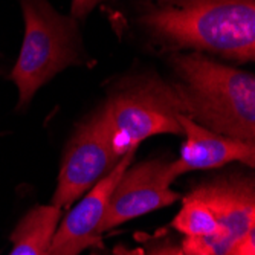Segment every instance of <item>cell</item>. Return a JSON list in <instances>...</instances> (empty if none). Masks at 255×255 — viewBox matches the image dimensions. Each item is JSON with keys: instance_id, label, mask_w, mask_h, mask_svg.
I'll return each instance as SVG.
<instances>
[{"instance_id": "obj_1", "label": "cell", "mask_w": 255, "mask_h": 255, "mask_svg": "<svg viewBox=\"0 0 255 255\" xmlns=\"http://www.w3.org/2000/svg\"><path fill=\"white\" fill-rule=\"evenodd\" d=\"M137 23L160 48L255 58V0H147Z\"/></svg>"}, {"instance_id": "obj_2", "label": "cell", "mask_w": 255, "mask_h": 255, "mask_svg": "<svg viewBox=\"0 0 255 255\" xmlns=\"http://www.w3.org/2000/svg\"><path fill=\"white\" fill-rule=\"evenodd\" d=\"M170 66L185 117L216 133L255 142V77L199 52L173 54Z\"/></svg>"}, {"instance_id": "obj_3", "label": "cell", "mask_w": 255, "mask_h": 255, "mask_svg": "<svg viewBox=\"0 0 255 255\" xmlns=\"http://www.w3.org/2000/svg\"><path fill=\"white\" fill-rule=\"evenodd\" d=\"M25 37L11 78L18 89V106L29 104L35 92L67 66L81 63L77 20L58 14L48 0H20Z\"/></svg>"}, {"instance_id": "obj_4", "label": "cell", "mask_w": 255, "mask_h": 255, "mask_svg": "<svg viewBox=\"0 0 255 255\" xmlns=\"http://www.w3.org/2000/svg\"><path fill=\"white\" fill-rule=\"evenodd\" d=\"M113 151L123 157L144 139L173 133L182 134L179 115L185 104L174 81L141 77L124 86L101 107Z\"/></svg>"}, {"instance_id": "obj_5", "label": "cell", "mask_w": 255, "mask_h": 255, "mask_svg": "<svg viewBox=\"0 0 255 255\" xmlns=\"http://www.w3.org/2000/svg\"><path fill=\"white\" fill-rule=\"evenodd\" d=\"M113 151L104 112L100 109L69 142L51 205L69 208L120 162Z\"/></svg>"}, {"instance_id": "obj_6", "label": "cell", "mask_w": 255, "mask_h": 255, "mask_svg": "<svg viewBox=\"0 0 255 255\" xmlns=\"http://www.w3.org/2000/svg\"><path fill=\"white\" fill-rule=\"evenodd\" d=\"M174 180L171 162L154 159L128 167L110 194L100 234L177 202L180 196L171 190Z\"/></svg>"}, {"instance_id": "obj_7", "label": "cell", "mask_w": 255, "mask_h": 255, "mask_svg": "<svg viewBox=\"0 0 255 255\" xmlns=\"http://www.w3.org/2000/svg\"><path fill=\"white\" fill-rule=\"evenodd\" d=\"M136 148L127 151L117 165L103 179H100L87 196L71 210L52 237L49 255H80L92 246H101L100 225L107 211V205L113 188L124 171L130 167Z\"/></svg>"}, {"instance_id": "obj_8", "label": "cell", "mask_w": 255, "mask_h": 255, "mask_svg": "<svg viewBox=\"0 0 255 255\" xmlns=\"http://www.w3.org/2000/svg\"><path fill=\"white\" fill-rule=\"evenodd\" d=\"M179 124L185 142L180 156L171 162L176 177L194 170L219 168L231 162H242L248 167L255 165V142L229 137L194 123L185 115H179Z\"/></svg>"}, {"instance_id": "obj_9", "label": "cell", "mask_w": 255, "mask_h": 255, "mask_svg": "<svg viewBox=\"0 0 255 255\" xmlns=\"http://www.w3.org/2000/svg\"><path fill=\"white\" fill-rule=\"evenodd\" d=\"M190 194L200 199L213 211L217 231L233 246L234 242L255 229L254 180L245 177H225L199 185Z\"/></svg>"}, {"instance_id": "obj_10", "label": "cell", "mask_w": 255, "mask_h": 255, "mask_svg": "<svg viewBox=\"0 0 255 255\" xmlns=\"http://www.w3.org/2000/svg\"><path fill=\"white\" fill-rule=\"evenodd\" d=\"M61 213L63 210L54 205L34 206L12 231V251L9 255H49Z\"/></svg>"}, {"instance_id": "obj_11", "label": "cell", "mask_w": 255, "mask_h": 255, "mask_svg": "<svg viewBox=\"0 0 255 255\" xmlns=\"http://www.w3.org/2000/svg\"><path fill=\"white\" fill-rule=\"evenodd\" d=\"M171 226L185 237H203L217 231V222L213 211L205 202L188 194L182 202V208L171 222Z\"/></svg>"}, {"instance_id": "obj_12", "label": "cell", "mask_w": 255, "mask_h": 255, "mask_svg": "<svg viewBox=\"0 0 255 255\" xmlns=\"http://www.w3.org/2000/svg\"><path fill=\"white\" fill-rule=\"evenodd\" d=\"M225 255H255V229L234 242Z\"/></svg>"}, {"instance_id": "obj_13", "label": "cell", "mask_w": 255, "mask_h": 255, "mask_svg": "<svg viewBox=\"0 0 255 255\" xmlns=\"http://www.w3.org/2000/svg\"><path fill=\"white\" fill-rule=\"evenodd\" d=\"M103 0H72V17L75 20L84 18Z\"/></svg>"}, {"instance_id": "obj_14", "label": "cell", "mask_w": 255, "mask_h": 255, "mask_svg": "<svg viewBox=\"0 0 255 255\" xmlns=\"http://www.w3.org/2000/svg\"><path fill=\"white\" fill-rule=\"evenodd\" d=\"M176 251V248H168V249H160L159 252L153 254V255H173Z\"/></svg>"}, {"instance_id": "obj_15", "label": "cell", "mask_w": 255, "mask_h": 255, "mask_svg": "<svg viewBox=\"0 0 255 255\" xmlns=\"http://www.w3.org/2000/svg\"><path fill=\"white\" fill-rule=\"evenodd\" d=\"M173 255H183V254H182L180 248H176V251H174V254H173Z\"/></svg>"}]
</instances>
